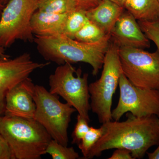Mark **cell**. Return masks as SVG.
<instances>
[{"mask_svg":"<svg viewBox=\"0 0 159 159\" xmlns=\"http://www.w3.org/2000/svg\"><path fill=\"white\" fill-rule=\"evenodd\" d=\"M77 9L87 11L97 6L102 0H74Z\"/></svg>","mask_w":159,"mask_h":159,"instance_id":"obj_24","label":"cell"},{"mask_svg":"<svg viewBox=\"0 0 159 159\" xmlns=\"http://www.w3.org/2000/svg\"><path fill=\"white\" fill-rule=\"evenodd\" d=\"M5 6L6 5H4L0 2V17H1V14H2V12L3 9H4Z\"/></svg>","mask_w":159,"mask_h":159,"instance_id":"obj_29","label":"cell"},{"mask_svg":"<svg viewBox=\"0 0 159 159\" xmlns=\"http://www.w3.org/2000/svg\"><path fill=\"white\" fill-rule=\"evenodd\" d=\"M39 0H9L0 17V46L6 48L16 41H34L31 20Z\"/></svg>","mask_w":159,"mask_h":159,"instance_id":"obj_7","label":"cell"},{"mask_svg":"<svg viewBox=\"0 0 159 159\" xmlns=\"http://www.w3.org/2000/svg\"><path fill=\"white\" fill-rule=\"evenodd\" d=\"M96 24L89 20L82 29L75 34L74 39L86 43L97 42L107 35Z\"/></svg>","mask_w":159,"mask_h":159,"instance_id":"obj_18","label":"cell"},{"mask_svg":"<svg viewBox=\"0 0 159 159\" xmlns=\"http://www.w3.org/2000/svg\"><path fill=\"white\" fill-rule=\"evenodd\" d=\"M122 7L138 20H159L158 0H125Z\"/></svg>","mask_w":159,"mask_h":159,"instance_id":"obj_15","label":"cell"},{"mask_svg":"<svg viewBox=\"0 0 159 159\" xmlns=\"http://www.w3.org/2000/svg\"><path fill=\"white\" fill-rule=\"evenodd\" d=\"M69 14H55L37 10L31 18L33 34L39 36L62 34Z\"/></svg>","mask_w":159,"mask_h":159,"instance_id":"obj_14","label":"cell"},{"mask_svg":"<svg viewBox=\"0 0 159 159\" xmlns=\"http://www.w3.org/2000/svg\"><path fill=\"white\" fill-rule=\"evenodd\" d=\"M125 10L110 0H102L96 7L86 12L89 20L107 34L111 35L117 21Z\"/></svg>","mask_w":159,"mask_h":159,"instance_id":"obj_13","label":"cell"},{"mask_svg":"<svg viewBox=\"0 0 159 159\" xmlns=\"http://www.w3.org/2000/svg\"><path fill=\"white\" fill-rule=\"evenodd\" d=\"M9 0H0V2L4 5H6Z\"/></svg>","mask_w":159,"mask_h":159,"instance_id":"obj_30","label":"cell"},{"mask_svg":"<svg viewBox=\"0 0 159 159\" xmlns=\"http://www.w3.org/2000/svg\"></svg>","mask_w":159,"mask_h":159,"instance_id":"obj_31","label":"cell"},{"mask_svg":"<svg viewBox=\"0 0 159 159\" xmlns=\"http://www.w3.org/2000/svg\"><path fill=\"white\" fill-rule=\"evenodd\" d=\"M46 154H48L53 159H76L79 158V154L73 147L64 146L52 139L49 143Z\"/></svg>","mask_w":159,"mask_h":159,"instance_id":"obj_19","label":"cell"},{"mask_svg":"<svg viewBox=\"0 0 159 159\" xmlns=\"http://www.w3.org/2000/svg\"><path fill=\"white\" fill-rule=\"evenodd\" d=\"M0 134L10 146L15 159H40L52 139L34 119L0 116Z\"/></svg>","mask_w":159,"mask_h":159,"instance_id":"obj_3","label":"cell"},{"mask_svg":"<svg viewBox=\"0 0 159 159\" xmlns=\"http://www.w3.org/2000/svg\"><path fill=\"white\" fill-rule=\"evenodd\" d=\"M111 39L119 47L145 49L150 47V40L141 30L137 20L125 10L112 30Z\"/></svg>","mask_w":159,"mask_h":159,"instance_id":"obj_12","label":"cell"},{"mask_svg":"<svg viewBox=\"0 0 159 159\" xmlns=\"http://www.w3.org/2000/svg\"><path fill=\"white\" fill-rule=\"evenodd\" d=\"M103 134L102 127L95 128L90 127L88 132L78 145V148L82 152L83 159H86L88 155L95 144L99 141Z\"/></svg>","mask_w":159,"mask_h":159,"instance_id":"obj_20","label":"cell"},{"mask_svg":"<svg viewBox=\"0 0 159 159\" xmlns=\"http://www.w3.org/2000/svg\"><path fill=\"white\" fill-rule=\"evenodd\" d=\"M110 1L114 2L117 4V5H119V6L122 7V6H123L125 0H110Z\"/></svg>","mask_w":159,"mask_h":159,"instance_id":"obj_28","label":"cell"},{"mask_svg":"<svg viewBox=\"0 0 159 159\" xmlns=\"http://www.w3.org/2000/svg\"><path fill=\"white\" fill-rule=\"evenodd\" d=\"M125 121H109L101 125L103 134L86 159L100 156L105 151L125 148L134 159H142L147 151L159 144L158 117H138L127 112Z\"/></svg>","mask_w":159,"mask_h":159,"instance_id":"obj_1","label":"cell"},{"mask_svg":"<svg viewBox=\"0 0 159 159\" xmlns=\"http://www.w3.org/2000/svg\"><path fill=\"white\" fill-rule=\"evenodd\" d=\"M33 98L36 106L34 119L52 139L68 146V129L76 110L67 102H61L58 95L51 93L43 86L35 85Z\"/></svg>","mask_w":159,"mask_h":159,"instance_id":"obj_5","label":"cell"},{"mask_svg":"<svg viewBox=\"0 0 159 159\" xmlns=\"http://www.w3.org/2000/svg\"><path fill=\"white\" fill-rule=\"evenodd\" d=\"M0 159H15L10 146L0 134Z\"/></svg>","mask_w":159,"mask_h":159,"instance_id":"obj_23","label":"cell"},{"mask_svg":"<svg viewBox=\"0 0 159 159\" xmlns=\"http://www.w3.org/2000/svg\"><path fill=\"white\" fill-rule=\"evenodd\" d=\"M77 9L74 0H39V11L55 13L68 14Z\"/></svg>","mask_w":159,"mask_h":159,"instance_id":"obj_16","label":"cell"},{"mask_svg":"<svg viewBox=\"0 0 159 159\" xmlns=\"http://www.w3.org/2000/svg\"><path fill=\"white\" fill-rule=\"evenodd\" d=\"M119 86L120 95L116 108L112 111L114 121L120 120L126 113L138 117L156 116L159 117V90L137 87L121 74Z\"/></svg>","mask_w":159,"mask_h":159,"instance_id":"obj_9","label":"cell"},{"mask_svg":"<svg viewBox=\"0 0 159 159\" xmlns=\"http://www.w3.org/2000/svg\"><path fill=\"white\" fill-rule=\"evenodd\" d=\"M122 74L139 88L159 90V52L144 49L119 47Z\"/></svg>","mask_w":159,"mask_h":159,"instance_id":"obj_8","label":"cell"},{"mask_svg":"<svg viewBox=\"0 0 159 159\" xmlns=\"http://www.w3.org/2000/svg\"><path fill=\"white\" fill-rule=\"evenodd\" d=\"M109 159H134L129 150L125 148H116Z\"/></svg>","mask_w":159,"mask_h":159,"instance_id":"obj_25","label":"cell"},{"mask_svg":"<svg viewBox=\"0 0 159 159\" xmlns=\"http://www.w3.org/2000/svg\"><path fill=\"white\" fill-rule=\"evenodd\" d=\"M10 56L6 54L5 48L0 46V60H6L10 58Z\"/></svg>","mask_w":159,"mask_h":159,"instance_id":"obj_27","label":"cell"},{"mask_svg":"<svg viewBox=\"0 0 159 159\" xmlns=\"http://www.w3.org/2000/svg\"><path fill=\"white\" fill-rule=\"evenodd\" d=\"M138 22L143 33L149 40L154 43L159 52V20H138Z\"/></svg>","mask_w":159,"mask_h":159,"instance_id":"obj_21","label":"cell"},{"mask_svg":"<svg viewBox=\"0 0 159 159\" xmlns=\"http://www.w3.org/2000/svg\"><path fill=\"white\" fill-rule=\"evenodd\" d=\"M158 1H159V0H158Z\"/></svg>","mask_w":159,"mask_h":159,"instance_id":"obj_32","label":"cell"},{"mask_svg":"<svg viewBox=\"0 0 159 159\" xmlns=\"http://www.w3.org/2000/svg\"><path fill=\"white\" fill-rule=\"evenodd\" d=\"M82 73L80 68L76 70L69 63L59 65L49 77V91L62 97L79 115L90 122L89 74L82 75Z\"/></svg>","mask_w":159,"mask_h":159,"instance_id":"obj_6","label":"cell"},{"mask_svg":"<svg viewBox=\"0 0 159 159\" xmlns=\"http://www.w3.org/2000/svg\"><path fill=\"white\" fill-rule=\"evenodd\" d=\"M158 147L152 152H147L149 159H159V144Z\"/></svg>","mask_w":159,"mask_h":159,"instance_id":"obj_26","label":"cell"},{"mask_svg":"<svg viewBox=\"0 0 159 159\" xmlns=\"http://www.w3.org/2000/svg\"><path fill=\"white\" fill-rule=\"evenodd\" d=\"M49 64L34 61L28 53H23L13 59L0 60V116L5 114L8 92L29 77L34 71Z\"/></svg>","mask_w":159,"mask_h":159,"instance_id":"obj_10","label":"cell"},{"mask_svg":"<svg viewBox=\"0 0 159 159\" xmlns=\"http://www.w3.org/2000/svg\"><path fill=\"white\" fill-rule=\"evenodd\" d=\"M88 20L85 10L76 9L68 15L62 34L74 39L75 34Z\"/></svg>","mask_w":159,"mask_h":159,"instance_id":"obj_17","label":"cell"},{"mask_svg":"<svg viewBox=\"0 0 159 159\" xmlns=\"http://www.w3.org/2000/svg\"><path fill=\"white\" fill-rule=\"evenodd\" d=\"M34 36L38 51L46 60L58 65L66 62L86 63L92 67L93 76H97L102 68L111 41V35L93 43L81 42L63 34Z\"/></svg>","mask_w":159,"mask_h":159,"instance_id":"obj_2","label":"cell"},{"mask_svg":"<svg viewBox=\"0 0 159 159\" xmlns=\"http://www.w3.org/2000/svg\"><path fill=\"white\" fill-rule=\"evenodd\" d=\"M119 47L110 43L106 53L100 78L89 84L91 110L101 124L112 120V99L122 74L119 56Z\"/></svg>","mask_w":159,"mask_h":159,"instance_id":"obj_4","label":"cell"},{"mask_svg":"<svg viewBox=\"0 0 159 159\" xmlns=\"http://www.w3.org/2000/svg\"><path fill=\"white\" fill-rule=\"evenodd\" d=\"M34 87L29 77L11 89L6 95L4 115L34 119L36 109L33 98Z\"/></svg>","mask_w":159,"mask_h":159,"instance_id":"obj_11","label":"cell"},{"mask_svg":"<svg viewBox=\"0 0 159 159\" xmlns=\"http://www.w3.org/2000/svg\"><path fill=\"white\" fill-rule=\"evenodd\" d=\"M89 122L87 120L78 114L77 123L72 134V144L78 145L80 143L90 127Z\"/></svg>","mask_w":159,"mask_h":159,"instance_id":"obj_22","label":"cell"}]
</instances>
